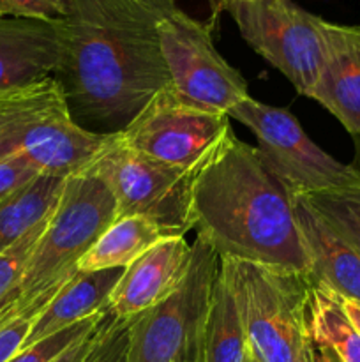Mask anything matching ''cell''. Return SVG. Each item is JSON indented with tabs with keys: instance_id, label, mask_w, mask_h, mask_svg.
I'll use <instances>...</instances> for the list:
<instances>
[{
	"instance_id": "d6a6232c",
	"label": "cell",
	"mask_w": 360,
	"mask_h": 362,
	"mask_svg": "<svg viewBox=\"0 0 360 362\" xmlns=\"http://www.w3.org/2000/svg\"><path fill=\"white\" fill-rule=\"evenodd\" d=\"M244 362H260L258 361V357L251 352L249 346H247V352H246V357H244Z\"/></svg>"
},
{
	"instance_id": "ffe728a7",
	"label": "cell",
	"mask_w": 360,
	"mask_h": 362,
	"mask_svg": "<svg viewBox=\"0 0 360 362\" xmlns=\"http://www.w3.org/2000/svg\"><path fill=\"white\" fill-rule=\"evenodd\" d=\"M307 311L313 343L330 346L341 362H360V332L346 315L341 296L311 279Z\"/></svg>"
},
{
	"instance_id": "4dcf8cb0",
	"label": "cell",
	"mask_w": 360,
	"mask_h": 362,
	"mask_svg": "<svg viewBox=\"0 0 360 362\" xmlns=\"http://www.w3.org/2000/svg\"><path fill=\"white\" fill-rule=\"evenodd\" d=\"M208 6H210V11H212V21L215 23V20L219 18V14L224 13L226 11V4H228V0H207Z\"/></svg>"
},
{
	"instance_id": "5bb4252c",
	"label": "cell",
	"mask_w": 360,
	"mask_h": 362,
	"mask_svg": "<svg viewBox=\"0 0 360 362\" xmlns=\"http://www.w3.org/2000/svg\"><path fill=\"white\" fill-rule=\"evenodd\" d=\"M325 59L311 99L353 136L360 134V25L323 20Z\"/></svg>"
},
{
	"instance_id": "9c48e42d",
	"label": "cell",
	"mask_w": 360,
	"mask_h": 362,
	"mask_svg": "<svg viewBox=\"0 0 360 362\" xmlns=\"http://www.w3.org/2000/svg\"><path fill=\"white\" fill-rule=\"evenodd\" d=\"M116 134L126 147L196 175L233 129L228 115L189 105L166 85Z\"/></svg>"
},
{
	"instance_id": "4316f807",
	"label": "cell",
	"mask_w": 360,
	"mask_h": 362,
	"mask_svg": "<svg viewBox=\"0 0 360 362\" xmlns=\"http://www.w3.org/2000/svg\"><path fill=\"white\" fill-rule=\"evenodd\" d=\"M35 317H23L0 329V362H9L23 349Z\"/></svg>"
},
{
	"instance_id": "8992f818",
	"label": "cell",
	"mask_w": 360,
	"mask_h": 362,
	"mask_svg": "<svg viewBox=\"0 0 360 362\" xmlns=\"http://www.w3.org/2000/svg\"><path fill=\"white\" fill-rule=\"evenodd\" d=\"M219 255L196 235L187 274L172 296L129 318L127 362H205V334Z\"/></svg>"
},
{
	"instance_id": "7c38bea8",
	"label": "cell",
	"mask_w": 360,
	"mask_h": 362,
	"mask_svg": "<svg viewBox=\"0 0 360 362\" xmlns=\"http://www.w3.org/2000/svg\"><path fill=\"white\" fill-rule=\"evenodd\" d=\"M62 49L60 20L0 16V98L55 76Z\"/></svg>"
},
{
	"instance_id": "83f0119b",
	"label": "cell",
	"mask_w": 360,
	"mask_h": 362,
	"mask_svg": "<svg viewBox=\"0 0 360 362\" xmlns=\"http://www.w3.org/2000/svg\"><path fill=\"white\" fill-rule=\"evenodd\" d=\"M108 317V315H106ZM104 322V320H102ZM102 324L95 329L94 332H90L88 336H85L83 339L76 343V345L71 346L67 352H64L62 356L59 357L55 362H88L92 357V352H94L95 345H97V339H99V332H101Z\"/></svg>"
},
{
	"instance_id": "ac0fdd59",
	"label": "cell",
	"mask_w": 360,
	"mask_h": 362,
	"mask_svg": "<svg viewBox=\"0 0 360 362\" xmlns=\"http://www.w3.org/2000/svg\"><path fill=\"white\" fill-rule=\"evenodd\" d=\"M66 182L67 177L41 173L0 200V255L55 211Z\"/></svg>"
},
{
	"instance_id": "44dd1931",
	"label": "cell",
	"mask_w": 360,
	"mask_h": 362,
	"mask_svg": "<svg viewBox=\"0 0 360 362\" xmlns=\"http://www.w3.org/2000/svg\"><path fill=\"white\" fill-rule=\"evenodd\" d=\"M300 197L360 255V182Z\"/></svg>"
},
{
	"instance_id": "7402d4cb",
	"label": "cell",
	"mask_w": 360,
	"mask_h": 362,
	"mask_svg": "<svg viewBox=\"0 0 360 362\" xmlns=\"http://www.w3.org/2000/svg\"><path fill=\"white\" fill-rule=\"evenodd\" d=\"M106 315H108V311L94 315V317L87 318V320H81L78 324L69 325L64 331L55 332V334L27 346V349H21L9 362H55L71 346L76 345L80 339H83L85 336L94 332L102 324Z\"/></svg>"
},
{
	"instance_id": "6da1fadb",
	"label": "cell",
	"mask_w": 360,
	"mask_h": 362,
	"mask_svg": "<svg viewBox=\"0 0 360 362\" xmlns=\"http://www.w3.org/2000/svg\"><path fill=\"white\" fill-rule=\"evenodd\" d=\"M164 14L145 0H66L55 78L78 126L120 133L168 85L159 41Z\"/></svg>"
},
{
	"instance_id": "30bf717a",
	"label": "cell",
	"mask_w": 360,
	"mask_h": 362,
	"mask_svg": "<svg viewBox=\"0 0 360 362\" xmlns=\"http://www.w3.org/2000/svg\"><path fill=\"white\" fill-rule=\"evenodd\" d=\"M228 117L256 136V148L263 161L295 197L360 182V168L344 165L318 147L288 110L265 105L249 95Z\"/></svg>"
},
{
	"instance_id": "e0dca14e",
	"label": "cell",
	"mask_w": 360,
	"mask_h": 362,
	"mask_svg": "<svg viewBox=\"0 0 360 362\" xmlns=\"http://www.w3.org/2000/svg\"><path fill=\"white\" fill-rule=\"evenodd\" d=\"M247 346L246 329L233 290L232 267L226 258H219L205 334V362H244Z\"/></svg>"
},
{
	"instance_id": "2e32d148",
	"label": "cell",
	"mask_w": 360,
	"mask_h": 362,
	"mask_svg": "<svg viewBox=\"0 0 360 362\" xmlns=\"http://www.w3.org/2000/svg\"><path fill=\"white\" fill-rule=\"evenodd\" d=\"M124 269L78 271L69 283L35 315L23 349L64 331L69 325L108 311L109 297L122 278Z\"/></svg>"
},
{
	"instance_id": "484cf974",
	"label": "cell",
	"mask_w": 360,
	"mask_h": 362,
	"mask_svg": "<svg viewBox=\"0 0 360 362\" xmlns=\"http://www.w3.org/2000/svg\"><path fill=\"white\" fill-rule=\"evenodd\" d=\"M4 16L60 20L66 11V0H0Z\"/></svg>"
},
{
	"instance_id": "4fadbf2b",
	"label": "cell",
	"mask_w": 360,
	"mask_h": 362,
	"mask_svg": "<svg viewBox=\"0 0 360 362\" xmlns=\"http://www.w3.org/2000/svg\"><path fill=\"white\" fill-rule=\"evenodd\" d=\"M191 244L184 237H164L124 269L109 297L108 313L133 318L172 296L187 274Z\"/></svg>"
},
{
	"instance_id": "5b68a950",
	"label": "cell",
	"mask_w": 360,
	"mask_h": 362,
	"mask_svg": "<svg viewBox=\"0 0 360 362\" xmlns=\"http://www.w3.org/2000/svg\"><path fill=\"white\" fill-rule=\"evenodd\" d=\"M247 345L260 362H314L309 274L229 260Z\"/></svg>"
},
{
	"instance_id": "836d02e7",
	"label": "cell",
	"mask_w": 360,
	"mask_h": 362,
	"mask_svg": "<svg viewBox=\"0 0 360 362\" xmlns=\"http://www.w3.org/2000/svg\"><path fill=\"white\" fill-rule=\"evenodd\" d=\"M0 16H4V11H2V6H0Z\"/></svg>"
},
{
	"instance_id": "8fae6325",
	"label": "cell",
	"mask_w": 360,
	"mask_h": 362,
	"mask_svg": "<svg viewBox=\"0 0 360 362\" xmlns=\"http://www.w3.org/2000/svg\"><path fill=\"white\" fill-rule=\"evenodd\" d=\"M159 41L168 87L189 105L228 115L251 95L242 74L215 49L210 25L176 7L159 21Z\"/></svg>"
},
{
	"instance_id": "d4e9b609",
	"label": "cell",
	"mask_w": 360,
	"mask_h": 362,
	"mask_svg": "<svg viewBox=\"0 0 360 362\" xmlns=\"http://www.w3.org/2000/svg\"><path fill=\"white\" fill-rule=\"evenodd\" d=\"M37 175H41L37 166L23 156L0 158V200L23 187Z\"/></svg>"
},
{
	"instance_id": "52a82bcc",
	"label": "cell",
	"mask_w": 360,
	"mask_h": 362,
	"mask_svg": "<svg viewBox=\"0 0 360 362\" xmlns=\"http://www.w3.org/2000/svg\"><path fill=\"white\" fill-rule=\"evenodd\" d=\"M87 170V168H85ZM115 198V219L145 216L157 223L166 237H186L194 230V173L147 158L113 133L88 166Z\"/></svg>"
},
{
	"instance_id": "3957f363",
	"label": "cell",
	"mask_w": 360,
	"mask_h": 362,
	"mask_svg": "<svg viewBox=\"0 0 360 362\" xmlns=\"http://www.w3.org/2000/svg\"><path fill=\"white\" fill-rule=\"evenodd\" d=\"M115 216V198L94 172L87 168L67 177L20 283L0 308V329L18 318L41 313L80 271V260Z\"/></svg>"
},
{
	"instance_id": "603a6c76",
	"label": "cell",
	"mask_w": 360,
	"mask_h": 362,
	"mask_svg": "<svg viewBox=\"0 0 360 362\" xmlns=\"http://www.w3.org/2000/svg\"><path fill=\"white\" fill-rule=\"evenodd\" d=\"M52 214H49L44 221L39 223L35 228H32L27 235L21 237L13 247H9V250L4 251V253L0 255V308H2V304L7 300V297L13 293V290L16 288L18 283H20L21 276H23L25 272V267H27L28 258H30L32 251H34L41 233L44 232Z\"/></svg>"
},
{
	"instance_id": "7a4b0ae2",
	"label": "cell",
	"mask_w": 360,
	"mask_h": 362,
	"mask_svg": "<svg viewBox=\"0 0 360 362\" xmlns=\"http://www.w3.org/2000/svg\"><path fill=\"white\" fill-rule=\"evenodd\" d=\"M193 223L219 258L309 274L295 194L235 133L194 175Z\"/></svg>"
},
{
	"instance_id": "d6986e66",
	"label": "cell",
	"mask_w": 360,
	"mask_h": 362,
	"mask_svg": "<svg viewBox=\"0 0 360 362\" xmlns=\"http://www.w3.org/2000/svg\"><path fill=\"white\" fill-rule=\"evenodd\" d=\"M161 226L145 216L115 219L80 260V271L126 269L155 243L164 239Z\"/></svg>"
},
{
	"instance_id": "cb8c5ba5",
	"label": "cell",
	"mask_w": 360,
	"mask_h": 362,
	"mask_svg": "<svg viewBox=\"0 0 360 362\" xmlns=\"http://www.w3.org/2000/svg\"><path fill=\"white\" fill-rule=\"evenodd\" d=\"M129 325V318H116L108 313L88 362H127Z\"/></svg>"
},
{
	"instance_id": "f1b7e54d",
	"label": "cell",
	"mask_w": 360,
	"mask_h": 362,
	"mask_svg": "<svg viewBox=\"0 0 360 362\" xmlns=\"http://www.w3.org/2000/svg\"><path fill=\"white\" fill-rule=\"evenodd\" d=\"M314 362H341L334 350L323 343H314Z\"/></svg>"
},
{
	"instance_id": "1f68e13d",
	"label": "cell",
	"mask_w": 360,
	"mask_h": 362,
	"mask_svg": "<svg viewBox=\"0 0 360 362\" xmlns=\"http://www.w3.org/2000/svg\"><path fill=\"white\" fill-rule=\"evenodd\" d=\"M145 2L152 4V6L157 7V9H161V11H164V13H169V11L176 9L175 0H145Z\"/></svg>"
},
{
	"instance_id": "ba28073f",
	"label": "cell",
	"mask_w": 360,
	"mask_h": 362,
	"mask_svg": "<svg viewBox=\"0 0 360 362\" xmlns=\"http://www.w3.org/2000/svg\"><path fill=\"white\" fill-rule=\"evenodd\" d=\"M224 13L258 55L311 98L325 59L323 18L293 0H228Z\"/></svg>"
},
{
	"instance_id": "277c9868",
	"label": "cell",
	"mask_w": 360,
	"mask_h": 362,
	"mask_svg": "<svg viewBox=\"0 0 360 362\" xmlns=\"http://www.w3.org/2000/svg\"><path fill=\"white\" fill-rule=\"evenodd\" d=\"M109 136L78 126L55 76L0 98V158L23 156L41 173L83 172Z\"/></svg>"
},
{
	"instance_id": "9a60e30c",
	"label": "cell",
	"mask_w": 360,
	"mask_h": 362,
	"mask_svg": "<svg viewBox=\"0 0 360 362\" xmlns=\"http://www.w3.org/2000/svg\"><path fill=\"white\" fill-rule=\"evenodd\" d=\"M295 214L309 258V278L342 299L360 303V255L300 194L295 197Z\"/></svg>"
},
{
	"instance_id": "f546056e",
	"label": "cell",
	"mask_w": 360,
	"mask_h": 362,
	"mask_svg": "<svg viewBox=\"0 0 360 362\" xmlns=\"http://www.w3.org/2000/svg\"><path fill=\"white\" fill-rule=\"evenodd\" d=\"M342 308H344L346 315H348V318L352 320V324L355 325L360 332V303H356V300L342 299Z\"/></svg>"
}]
</instances>
